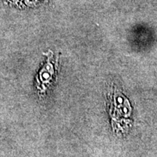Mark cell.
I'll return each instance as SVG.
<instances>
[{
  "label": "cell",
  "mask_w": 157,
  "mask_h": 157,
  "mask_svg": "<svg viewBox=\"0 0 157 157\" xmlns=\"http://www.w3.org/2000/svg\"><path fill=\"white\" fill-rule=\"evenodd\" d=\"M119 96L116 98L110 105V113L112 117V121H116V123L119 122L120 119H127L129 117L130 113V108H129V102H127L126 99L122 102V103L119 104Z\"/></svg>",
  "instance_id": "6da1fadb"
}]
</instances>
